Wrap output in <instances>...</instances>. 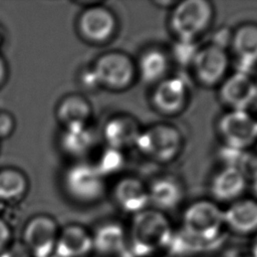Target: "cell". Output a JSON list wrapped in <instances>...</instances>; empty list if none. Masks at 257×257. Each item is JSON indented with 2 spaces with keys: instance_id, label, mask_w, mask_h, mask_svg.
Listing matches in <instances>:
<instances>
[{
  "instance_id": "d6986e66",
  "label": "cell",
  "mask_w": 257,
  "mask_h": 257,
  "mask_svg": "<svg viewBox=\"0 0 257 257\" xmlns=\"http://www.w3.org/2000/svg\"><path fill=\"white\" fill-rule=\"evenodd\" d=\"M92 249V236L83 227L71 224L58 233L54 252L58 257H84Z\"/></svg>"
},
{
  "instance_id": "52a82bcc",
  "label": "cell",
  "mask_w": 257,
  "mask_h": 257,
  "mask_svg": "<svg viewBox=\"0 0 257 257\" xmlns=\"http://www.w3.org/2000/svg\"><path fill=\"white\" fill-rule=\"evenodd\" d=\"M217 132L225 147L248 150L257 143V118L248 110H228L219 117Z\"/></svg>"
},
{
  "instance_id": "836d02e7",
  "label": "cell",
  "mask_w": 257,
  "mask_h": 257,
  "mask_svg": "<svg viewBox=\"0 0 257 257\" xmlns=\"http://www.w3.org/2000/svg\"><path fill=\"white\" fill-rule=\"evenodd\" d=\"M252 257H257V234L254 238L253 244H252Z\"/></svg>"
},
{
  "instance_id": "8d00e7d4",
  "label": "cell",
  "mask_w": 257,
  "mask_h": 257,
  "mask_svg": "<svg viewBox=\"0 0 257 257\" xmlns=\"http://www.w3.org/2000/svg\"><path fill=\"white\" fill-rule=\"evenodd\" d=\"M256 153H257V150H256Z\"/></svg>"
},
{
  "instance_id": "4dcf8cb0",
  "label": "cell",
  "mask_w": 257,
  "mask_h": 257,
  "mask_svg": "<svg viewBox=\"0 0 257 257\" xmlns=\"http://www.w3.org/2000/svg\"><path fill=\"white\" fill-rule=\"evenodd\" d=\"M7 76H8L7 62L3 57V55L0 53V87H2L6 82Z\"/></svg>"
},
{
  "instance_id": "f1b7e54d",
  "label": "cell",
  "mask_w": 257,
  "mask_h": 257,
  "mask_svg": "<svg viewBox=\"0 0 257 257\" xmlns=\"http://www.w3.org/2000/svg\"><path fill=\"white\" fill-rule=\"evenodd\" d=\"M10 228L7 223L0 218V251L8 245L10 240Z\"/></svg>"
},
{
  "instance_id": "2e32d148",
  "label": "cell",
  "mask_w": 257,
  "mask_h": 257,
  "mask_svg": "<svg viewBox=\"0 0 257 257\" xmlns=\"http://www.w3.org/2000/svg\"><path fill=\"white\" fill-rule=\"evenodd\" d=\"M150 204L158 211H169L177 208L185 197L182 181L171 174L155 178L148 186Z\"/></svg>"
},
{
  "instance_id": "7402d4cb",
  "label": "cell",
  "mask_w": 257,
  "mask_h": 257,
  "mask_svg": "<svg viewBox=\"0 0 257 257\" xmlns=\"http://www.w3.org/2000/svg\"><path fill=\"white\" fill-rule=\"evenodd\" d=\"M29 189L28 178L15 167L0 169V202L15 203L22 200Z\"/></svg>"
},
{
  "instance_id": "d4e9b609",
  "label": "cell",
  "mask_w": 257,
  "mask_h": 257,
  "mask_svg": "<svg viewBox=\"0 0 257 257\" xmlns=\"http://www.w3.org/2000/svg\"><path fill=\"white\" fill-rule=\"evenodd\" d=\"M123 152L112 149L109 147L104 148V150L99 154L97 161L92 163L97 171L106 178L109 175L117 173L124 164Z\"/></svg>"
},
{
  "instance_id": "83f0119b",
  "label": "cell",
  "mask_w": 257,
  "mask_h": 257,
  "mask_svg": "<svg viewBox=\"0 0 257 257\" xmlns=\"http://www.w3.org/2000/svg\"><path fill=\"white\" fill-rule=\"evenodd\" d=\"M30 253L24 244L15 243L12 246H6L0 251V257H30Z\"/></svg>"
},
{
  "instance_id": "e575fe53",
  "label": "cell",
  "mask_w": 257,
  "mask_h": 257,
  "mask_svg": "<svg viewBox=\"0 0 257 257\" xmlns=\"http://www.w3.org/2000/svg\"><path fill=\"white\" fill-rule=\"evenodd\" d=\"M254 104L257 105V82H256V94H255V101H254Z\"/></svg>"
},
{
  "instance_id": "cb8c5ba5",
  "label": "cell",
  "mask_w": 257,
  "mask_h": 257,
  "mask_svg": "<svg viewBox=\"0 0 257 257\" xmlns=\"http://www.w3.org/2000/svg\"><path fill=\"white\" fill-rule=\"evenodd\" d=\"M125 235L122 227L116 223L101 225L92 237V247L101 255H114L124 249Z\"/></svg>"
},
{
  "instance_id": "30bf717a",
  "label": "cell",
  "mask_w": 257,
  "mask_h": 257,
  "mask_svg": "<svg viewBox=\"0 0 257 257\" xmlns=\"http://www.w3.org/2000/svg\"><path fill=\"white\" fill-rule=\"evenodd\" d=\"M58 233L55 220L51 216L39 214L27 222L23 244L33 257H50L54 252Z\"/></svg>"
},
{
  "instance_id": "ffe728a7",
  "label": "cell",
  "mask_w": 257,
  "mask_h": 257,
  "mask_svg": "<svg viewBox=\"0 0 257 257\" xmlns=\"http://www.w3.org/2000/svg\"><path fill=\"white\" fill-rule=\"evenodd\" d=\"M230 47L238 60L243 66L240 71L247 70L257 63V24L244 23L232 32Z\"/></svg>"
},
{
  "instance_id": "6da1fadb",
  "label": "cell",
  "mask_w": 257,
  "mask_h": 257,
  "mask_svg": "<svg viewBox=\"0 0 257 257\" xmlns=\"http://www.w3.org/2000/svg\"><path fill=\"white\" fill-rule=\"evenodd\" d=\"M173 231L165 214L156 209H146L134 215L131 227V247L138 257H146L166 246Z\"/></svg>"
},
{
  "instance_id": "9a60e30c",
  "label": "cell",
  "mask_w": 257,
  "mask_h": 257,
  "mask_svg": "<svg viewBox=\"0 0 257 257\" xmlns=\"http://www.w3.org/2000/svg\"><path fill=\"white\" fill-rule=\"evenodd\" d=\"M112 198L121 211L133 215L148 209L150 205L148 186L133 176L116 181L112 188Z\"/></svg>"
},
{
  "instance_id": "603a6c76",
  "label": "cell",
  "mask_w": 257,
  "mask_h": 257,
  "mask_svg": "<svg viewBox=\"0 0 257 257\" xmlns=\"http://www.w3.org/2000/svg\"><path fill=\"white\" fill-rule=\"evenodd\" d=\"M59 148L65 156L76 161H82L94 145V137L89 126L75 131H63L58 139Z\"/></svg>"
},
{
  "instance_id": "44dd1931",
  "label": "cell",
  "mask_w": 257,
  "mask_h": 257,
  "mask_svg": "<svg viewBox=\"0 0 257 257\" xmlns=\"http://www.w3.org/2000/svg\"><path fill=\"white\" fill-rule=\"evenodd\" d=\"M135 63L137 76L147 84L156 85L168 77L170 57L161 48L152 47L146 49Z\"/></svg>"
},
{
  "instance_id": "ac0fdd59",
  "label": "cell",
  "mask_w": 257,
  "mask_h": 257,
  "mask_svg": "<svg viewBox=\"0 0 257 257\" xmlns=\"http://www.w3.org/2000/svg\"><path fill=\"white\" fill-rule=\"evenodd\" d=\"M224 224L239 235L257 233V200L240 198L224 210Z\"/></svg>"
},
{
  "instance_id": "9c48e42d",
  "label": "cell",
  "mask_w": 257,
  "mask_h": 257,
  "mask_svg": "<svg viewBox=\"0 0 257 257\" xmlns=\"http://www.w3.org/2000/svg\"><path fill=\"white\" fill-rule=\"evenodd\" d=\"M190 67L199 83L208 87L216 86L227 76L229 55L226 49L209 43L199 48Z\"/></svg>"
},
{
  "instance_id": "8fae6325",
  "label": "cell",
  "mask_w": 257,
  "mask_h": 257,
  "mask_svg": "<svg viewBox=\"0 0 257 257\" xmlns=\"http://www.w3.org/2000/svg\"><path fill=\"white\" fill-rule=\"evenodd\" d=\"M256 82L248 72L237 70L218 85L219 98L229 110H248L255 101Z\"/></svg>"
},
{
  "instance_id": "7c38bea8",
  "label": "cell",
  "mask_w": 257,
  "mask_h": 257,
  "mask_svg": "<svg viewBox=\"0 0 257 257\" xmlns=\"http://www.w3.org/2000/svg\"><path fill=\"white\" fill-rule=\"evenodd\" d=\"M189 98V89L184 78L168 76L156 85L151 94L153 107L161 114L176 115L184 110Z\"/></svg>"
},
{
  "instance_id": "f546056e",
  "label": "cell",
  "mask_w": 257,
  "mask_h": 257,
  "mask_svg": "<svg viewBox=\"0 0 257 257\" xmlns=\"http://www.w3.org/2000/svg\"><path fill=\"white\" fill-rule=\"evenodd\" d=\"M80 81L81 83L87 87V88H94V87H97V82L95 80V77H94V74L91 70V67L87 68L85 71H83L80 75Z\"/></svg>"
},
{
  "instance_id": "4316f807",
  "label": "cell",
  "mask_w": 257,
  "mask_h": 257,
  "mask_svg": "<svg viewBox=\"0 0 257 257\" xmlns=\"http://www.w3.org/2000/svg\"><path fill=\"white\" fill-rule=\"evenodd\" d=\"M15 117L7 110L0 109V140L9 138L15 131Z\"/></svg>"
},
{
  "instance_id": "3957f363",
  "label": "cell",
  "mask_w": 257,
  "mask_h": 257,
  "mask_svg": "<svg viewBox=\"0 0 257 257\" xmlns=\"http://www.w3.org/2000/svg\"><path fill=\"white\" fill-rule=\"evenodd\" d=\"M214 7L206 0L177 1L172 8L169 24L177 40L196 41L210 27Z\"/></svg>"
},
{
  "instance_id": "484cf974",
  "label": "cell",
  "mask_w": 257,
  "mask_h": 257,
  "mask_svg": "<svg viewBox=\"0 0 257 257\" xmlns=\"http://www.w3.org/2000/svg\"><path fill=\"white\" fill-rule=\"evenodd\" d=\"M199 48L200 47L196 44V41L177 40L173 49V55L179 64L191 66Z\"/></svg>"
},
{
  "instance_id": "d590c367",
  "label": "cell",
  "mask_w": 257,
  "mask_h": 257,
  "mask_svg": "<svg viewBox=\"0 0 257 257\" xmlns=\"http://www.w3.org/2000/svg\"><path fill=\"white\" fill-rule=\"evenodd\" d=\"M1 36H2V33H1V32H0V42H1V41H2V38H1Z\"/></svg>"
},
{
  "instance_id": "e0dca14e",
  "label": "cell",
  "mask_w": 257,
  "mask_h": 257,
  "mask_svg": "<svg viewBox=\"0 0 257 257\" xmlns=\"http://www.w3.org/2000/svg\"><path fill=\"white\" fill-rule=\"evenodd\" d=\"M248 180L234 167L221 168L210 182V192L216 202L232 203L243 197Z\"/></svg>"
},
{
  "instance_id": "277c9868",
  "label": "cell",
  "mask_w": 257,
  "mask_h": 257,
  "mask_svg": "<svg viewBox=\"0 0 257 257\" xmlns=\"http://www.w3.org/2000/svg\"><path fill=\"white\" fill-rule=\"evenodd\" d=\"M224 224V210L215 201L198 200L183 214V232L190 238L208 243L216 240Z\"/></svg>"
},
{
  "instance_id": "8992f818",
  "label": "cell",
  "mask_w": 257,
  "mask_h": 257,
  "mask_svg": "<svg viewBox=\"0 0 257 257\" xmlns=\"http://www.w3.org/2000/svg\"><path fill=\"white\" fill-rule=\"evenodd\" d=\"M90 67L97 85L114 91L130 87L137 76L135 61L122 51L104 52Z\"/></svg>"
},
{
  "instance_id": "5b68a950",
  "label": "cell",
  "mask_w": 257,
  "mask_h": 257,
  "mask_svg": "<svg viewBox=\"0 0 257 257\" xmlns=\"http://www.w3.org/2000/svg\"><path fill=\"white\" fill-rule=\"evenodd\" d=\"M183 144V136L177 126L155 123L142 130L136 148L152 161L169 163L179 156Z\"/></svg>"
},
{
  "instance_id": "4fadbf2b",
  "label": "cell",
  "mask_w": 257,
  "mask_h": 257,
  "mask_svg": "<svg viewBox=\"0 0 257 257\" xmlns=\"http://www.w3.org/2000/svg\"><path fill=\"white\" fill-rule=\"evenodd\" d=\"M55 118L63 131H75L88 126L92 116L90 101L82 94L64 95L55 107Z\"/></svg>"
},
{
  "instance_id": "ba28073f",
  "label": "cell",
  "mask_w": 257,
  "mask_h": 257,
  "mask_svg": "<svg viewBox=\"0 0 257 257\" xmlns=\"http://www.w3.org/2000/svg\"><path fill=\"white\" fill-rule=\"evenodd\" d=\"M77 34L91 44H103L109 41L117 28L114 13L101 2L84 7L76 19Z\"/></svg>"
},
{
  "instance_id": "d6a6232c",
  "label": "cell",
  "mask_w": 257,
  "mask_h": 257,
  "mask_svg": "<svg viewBox=\"0 0 257 257\" xmlns=\"http://www.w3.org/2000/svg\"><path fill=\"white\" fill-rule=\"evenodd\" d=\"M252 184H251V189H252V192H253V195H254V199L257 200V177L255 179H253L252 181Z\"/></svg>"
},
{
  "instance_id": "7a4b0ae2",
  "label": "cell",
  "mask_w": 257,
  "mask_h": 257,
  "mask_svg": "<svg viewBox=\"0 0 257 257\" xmlns=\"http://www.w3.org/2000/svg\"><path fill=\"white\" fill-rule=\"evenodd\" d=\"M61 185L71 201L82 205L99 201L106 190L105 178L92 163L83 160L71 163L64 170Z\"/></svg>"
},
{
  "instance_id": "1f68e13d",
  "label": "cell",
  "mask_w": 257,
  "mask_h": 257,
  "mask_svg": "<svg viewBox=\"0 0 257 257\" xmlns=\"http://www.w3.org/2000/svg\"><path fill=\"white\" fill-rule=\"evenodd\" d=\"M177 3V1H156V2H154V4L155 5H157V6H160L161 8H163V6L165 5V8H173L174 6H175V4Z\"/></svg>"
},
{
  "instance_id": "5bb4252c",
  "label": "cell",
  "mask_w": 257,
  "mask_h": 257,
  "mask_svg": "<svg viewBox=\"0 0 257 257\" xmlns=\"http://www.w3.org/2000/svg\"><path fill=\"white\" fill-rule=\"evenodd\" d=\"M139 121L132 115L125 113L110 116L102 126V138L106 147L124 151L136 147L142 133Z\"/></svg>"
}]
</instances>
